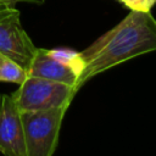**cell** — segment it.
I'll use <instances>...</instances> for the list:
<instances>
[{
	"mask_svg": "<svg viewBox=\"0 0 156 156\" xmlns=\"http://www.w3.org/2000/svg\"><path fill=\"white\" fill-rule=\"evenodd\" d=\"M48 52L54 58H56L60 62L65 63L66 66L71 67L80 77V74L84 69V66H85L80 52H77V51L71 50V49H51V50H48Z\"/></svg>",
	"mask_w": 156,
	"mask_h": 156,
	"instance_id": "cell-8",
	"label": "cell"
},
{
	"mask_svg": "<svg viewBox=\"0 0 156 156\" xmlns=\"http://www.w3.org/2000/svg\"><path fill=\"white\" fill-rule=\"evenodd\" d=\"M23 1H27V2H33V4H37V5H41L45 0H23Z\"/></svg>",
	"mask_w": 156,
	"mask_h": 156,
	"instance_id": "cell-11",
	"label": "cell"
},
{
	"mask_svg": "<svg viewBox=\"0 0 156 156\" xmlns=\"http://www.w3.org/2000/svg\"><path fill=\"white\" fill-rule=\"evenodd\" d=\"M123 2L127 7L130 10H138V11H150L152 5L156 0H118Z\"/></svg>",
	"mask_w": 156,
	"mask_h": 156,
	"instance_id": "cell-9",
	"label": "cell"
},
{
	"mask_svg": "<svg viewBox=\"0 0 156 156\" xmlns=\"http://www.w3.org/2000/svg\"><path fill=\"white\" fill-rule=\"evenodd\" d=\"M0 152L4 156H26L21 111L13 94L0 96Z\"/></svg>",
	"mask_w": 156,
	"mask_h": 156,
	"instance_id": "cell-5",
	"label": "cell"
},
{
	"mask_svg": "<svg viewBox=\"0 0 156 156\" xmlns=\"http://www.w3.org/2000/svg\"><path fill=\"white\" fill-rule=\"evenodd\" d=\"M23 0H0V2L6 7H16V4Z\"/></svg>",
	"mask_w": 156,
	"mask_h": 156,
	"instance_id": "cell-10",
	"label": "cell"
},
{
	"mask_svg": "<svg viewBox=\"0 0 156 156\" xmlns=\"http://www.w3.org/2000/svg\"><path fill=\"white\" fill-rule=\"evenodd\" d=\"M2 9H6V6H4V5H2V4H1V2H0V11H1V10H2Z\"/></svg>",
	"mask_w": 156,
	"mask_h": 156,
	"instance_id": "cell-12",
	"label": "cell"
},
{
	"mask_svg": "<svg viewBox=\"0 0 156 156\" xmlns=\"http://www.w3.org/2000/svg\"><path fill=\"white\" fill-rule=\"evenodd\" d=\"M67 108L66 106H61L43 111L21 112L26 156L54 155Z\"/></svg>",
	"mask_w": 156,
	"mask_h": 156,
	"instance_id": "cell-2",
	"label": "cell"
},
{
	"mask_svg": "<svg viewBox=\"0 0 156 156\" xmlns=\"http://www.w3.org/2000/svg\"><path fill=\"white\" fill-rule=\"evenodd\" d=\"M151 51H156V20L150 11L130 10L80 52L85 66L76 84L77 91L96 74Z\"/></svg>",
	"mask_w": 156,
	"mask_h": 156,
	"instance_id": "cell-1",
	"label": "cell"
},
{
	"mask_svg": "<svg viewBox=\"0 0 156 156\" xmlns=\"http://www.w3.org/2000/svg\"><path fill=\"white\" fill-rule=\"evenodd\" d=\"M77 90L67 84L28 76L20 88L13 91L21 112L43 111L61 106L68 107Z\"/></svg>",
	"mask_w": 156,
	"mask_h": 156,
	"instance_id": "cell-3",
	"label": "cell"
},
{
	"mask_svg": "<svg viewBox=\"0 0 156 156\" xmlns=\"http://www.w3.org/2000/svg\"><path fill=\"white\" fill-rule=\"evenodd\" d=\"M37 49L21 23L20 11L16 7L2 9L0 11V54L28 72Z\"/></svg>",
	"mask_w": 156,
	"mask_h": 156,
	"instance_id": "cell-4",
	"label": "cell"
},
{
	"mask_svg": "<svg viewBox=\"0 0 156 156\" xmlns=\"http://www.w3.org/2000/svg\"><path fill=\"white\" fill-rule=\"evenodd\" d=\"M28 76L63 83L73 87L74 89L79 78V76L71 67L54 58L48 52V49L40 48L37 49V52L32 60V63L28 68Z\"/></svg>",
	"mask_w": 156,
	"mask_h": 156,
	"instance_id": "cell-6",
	"label": "cell"
},
{
	"mask_svg": "<svg viewBox=\"0 0 156 156\" xmlns=\"http://www.w3.org/2000/svg\"><path fill=\"white\" fill-rule=\"evenodd\" d=\"M28 77V72L11 58L0 54V82L21 84Z\"/></svg>",
	"mask_w": 156,
	"mask_h": 156,
	"instance_id": "cell-7",
	"label": "cell"
}]
</instances>
